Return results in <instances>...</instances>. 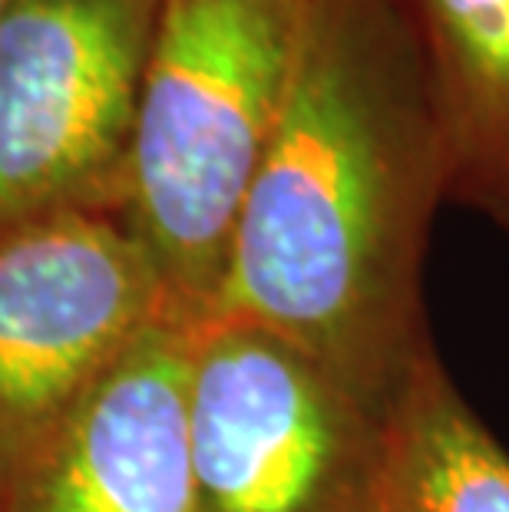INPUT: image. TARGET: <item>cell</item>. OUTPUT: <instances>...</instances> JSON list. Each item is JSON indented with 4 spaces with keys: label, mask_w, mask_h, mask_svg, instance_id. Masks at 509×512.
Instances as JSON below:
<instances>
[{
    "label": "cell",
    "mask_w": 509,
    "mask_h": 512,
    "mask_svg": "<svg viewBox=\"0 0 509 512\" xmlns=\"http://www.w3.org/2000/svg\"><path fill=\"white\" fill-rule=\"evenodd\" d=\"M440 205V126L404 4L314 0L205 318L281 337L387 417L437 347L427 255Z\"/></svg>",
    "instance_id": "obj_1"
},
{
    "label": "cell",
    "mask_w": 509,
    "mask_h": 512,
    "mask_svg": "<svg viewBox=\"0 0 509 512\" xmlns=\"http://www.w3.org/2000/svg\"><path fill=\"white\" fill-rule=\"evenodd\" d=\"M314 0H159L119 222L202 321L285 110Z\"/></svg>",
    "instance_id": "obj_2"
},
{
    "label": "cell",
    "mask_w": 509,
    "mask_h": 512,
    "mask_svg": "<svg viewBox=\"0 0 509 512\" xmlns=\"http://www.w3.org/2000/svg\"><path fill=\"white\" fill-rule=\"evenodd\" d=\"M189 450L199 512H371L387 417L281 337L205 318L189 344Z\"/></svg>",
    "instance_id": "obj_3"
},
{
    "label": "cell",
    "mask_w": 509,
    "mask_h": 512,
    "mask_svg": "<svg viewBox=\"0 0 509 512\" xmlns=\"http://www.w3.org/2000/svg\"><path fill=\"white\" fill-rule=\"evenodd\" d=\"M159 0L0 4V235L116 215Z\"/></svg>",
    "instance_id": "obj_4"
},
{
    "label": "cell",
    "mask_w": 509,
    "mask_h": 512,
    "mask_svg": "<svg viewBox=\"0 0 509 512\" xmlns=\"http://www.w3.org/2000/svg\"><path fill=\"white\" fill-rule=\"evenodd\" d=\"M162 321L186 318L116 215L0 235V483Z\"/></svg>",
    "instance_id": "obj_5"
},
{
    "label": "cell",
    "mask_w": 509,
    "mask_h": 512,
    "mask_svg": "<svg viewBox=\"0 0 509 512\" xmlns=\"http://www.w3.org/2000/svg\"><path fill=\"white\" fill-rule=\"evenodd\" d=\"M192 324L162 321L0 483V512H199Z\"/></svg>",
    "instance_id": "obj_6"
},
{
    "label": "cell",
    "mask_w": 509,
    "mask_h": 512,
    "mask_svg": "<svg viewBox=\"0 0 509 512\" xmlns=\"http://www.w3.org/2000/svg\"><path fill=\"white\" fill-rule=\"evenodd\" d=\"M437 110L447 205L509 232V0H400Z\"/></svg>",
    "instance_id": "obj_7"
},
{
    "label": "cell",
    "mask_w": 509,
    "mask_h": 512,
    "mask_svg": "<svg viewBox=\"0 0 509 512\" xmlns=\"http://www.w3.org/2000/svg\"><path fill=\"white\" fill-rule=\"evenodd\" d=\"M371 512H509V450L463 397L437 347L420 357L387 413Z\"/></svg>",
    "instance_id": "obj_8"
},
{
    "label": "cell",
    "mask_w": 509,
    "mask_h": 512,
    "mask_svg": "<svg viewBox=\"0 0 509 512\" xmlns=\"http://www.w3.org/2000/svg\"><path fill=\"white\" fill-rule=\"evenodd\" d=\"M0 4H4V0H0Z\"/></svg>",
    "instance_id": "obj_9"
}]
</instances>
